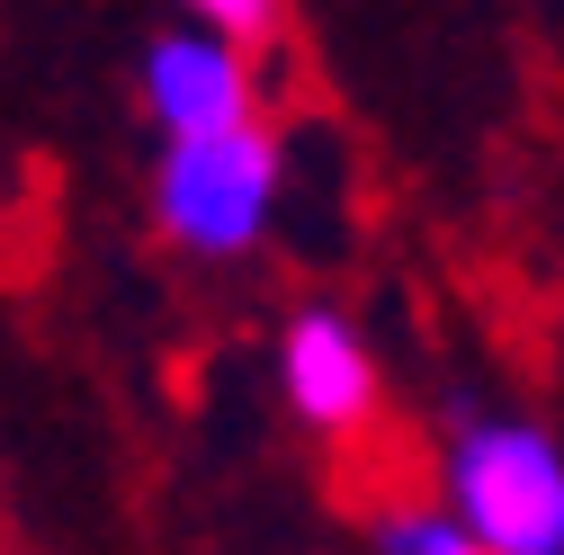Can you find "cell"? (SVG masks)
Returning a JSON list of instances; mask_svg holds the SVG:
<instances>
[{
  "mask_svg": "<svg viewBox=\"0 0 564 555\" xmlns=\"http://www.w3.org/2000/svg\"><path fill=\"white\" fill-rule=\"evenodd\" d=\"M368 537H377V555H484L440 502H386Z\"/></svg>",
  "mask_w": 564,
  "mask_h": 555,
  "instance_id": "5b68a950",
  "label": "cell"
},
{
  "mask_svg": "<svg viewBox=\"0 0 564 555\" xmlns=\"http://www.w3.org/2000/svg\"><path fill=\"white\" fill-rule=\"evenodd\" d=\"M134 90H144V117L162 144H180V134H225V126H251L260 117V73L251 54L206 36V28H171L144 45V63H134Z\"/></svg>",
  "mask_w": 564,
  "mask_h": 555,
  "instance_id": "277c9868",
  "label": "cell"
},
{
  "mask_svg": "<svg viewBox=\"0 0 564 555\" xmlns=\"http://www.w3.org/2000/svg\"><path fill=\"white\" fill-rule=\"evenodd\" d=\"M288 197V144L278 126H225V134H180L153 162V225L188 260H242Z\"/></svg>",
  "mask_w": 564,
  "mask_h": 555,
  "instance_id": "7a4b0ae2",
  "label": "cell"
},
{
  "mask_svg": "<svg viewBox=\"0 0 564 555\" xmlns=\"http://www.w3.org/2000/svg\"><path fill=\"white\" fill-rule=\"evenodd\" d=\"M440 511L484 555H564V448L529 412H457Z\"/></svg>",
  "mask_w": 564,
  "mask_h": 555,
  "instance_id": "6da1fadb",
  "label": "cell"
},
{
  "mask_svg": "<svg viewBox=\"0 0 564 555\" xmlns=\"http://www.w3.org/2000/svg\"><path fill=\"white\" fill-rule=\"evenodd\" d=\"M180 19L206 28V36H225V45H242V54H260V45L288 36V0H180Z\"/></svg>",
  "mask_w": 564,
  "mask_h": 555,
  "instance_id": "8992f818",
  "label": "cell"
},
{
  "mask_svg": "<svg viewBox=\"0 0 564 555\" xmlns=\"http://www.w3.org/2000/svg\"><path fill=\"white\" fill-rule=\"evenodd\" d=\"M278 394H288V412L314 439H359L386 403L377 340L340 305H296L288 331H278Z\"/></svg>",
  "mask_w": 564,
  "mask_h": 555,
  "instance_id": "3957f363",
  "label": "cell"
}]
</instances>
